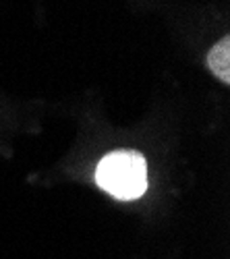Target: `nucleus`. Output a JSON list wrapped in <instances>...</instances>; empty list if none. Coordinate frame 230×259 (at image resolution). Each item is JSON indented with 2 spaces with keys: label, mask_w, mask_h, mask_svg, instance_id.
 <instances>
[{
  "label": "nucleus",
  "mask_w": 230,
  "mask_h": 259,
  "mask_svg": "<svg viewBox=\"0 0 230 259\" xmlns=\"http://www.w3.org/2000/svg\"><path fill=\"white\" fill-rule=\"evenodd\" d=\"M96 181L116 199H137L148 189V162L137 149H114L98 164Z\"/></svg>",
  "instance_id": "f257e3e1"
},
{
  "label": "nucleus",
  "mask_w": 230,
  "mask_h": 259,
  "mask_svg": "<svg viewBox=\"0 0 230 259\" xmlns=\"http://www.w3.org/2000/svg\"><path fill=\"white\" fill-rule=\"evenodd\" d=\"M207 67L222 81L230 83V37L224 35L207 54Z\"/></svg>",
  "instance_id": "f03ea898"
}]
</instances>
